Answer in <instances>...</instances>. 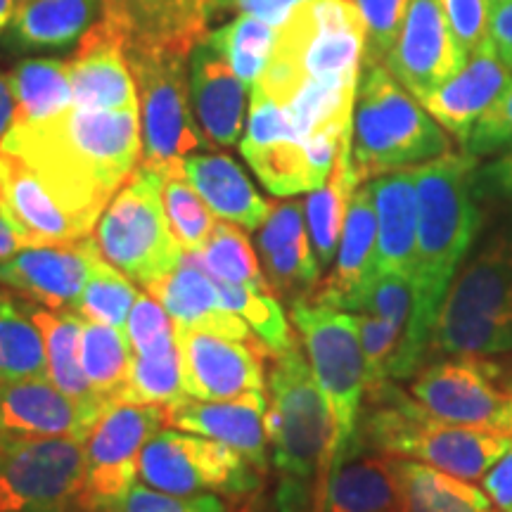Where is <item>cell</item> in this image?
Here are the masks:
<instances>
[{"label": "cell", "mask_w": 512, "mask_h": 512, "mask_svg": "<svg viewBox=\"0 0 512 512\" xmlns=\"http://www.w3.org/2000/svg\"><path fill=\"white\" fill-rule=\"evenodd\" d=\"M166 411V425L181 432L221 441L242 453L261 475L268 472V434L266 411L268 394H245L228 401H200L183 394Z\"/></svg>", "instance_id": "cell-20"}, {"label": "cell", "mask_w": 512, "mask_h": 512, "mask_svg": "<svg viewBox=\"0 0 512 512\" xmlns=\"http://www.w3.org/2000/svg\"><path fill=\"white\" fill-rule=\"evenodd\" d=\"M366 38L356 0H302L278 29L254 91L287 107L304 81L361 79Z\"/></svg>", "instance_id": "cell-7"}, {"label": "cell", "mask_w": 512, "mask_h": 512, "mask_svg": "<svg viewBox=\"0 0 512 512\" xmlns=\"http://www.w3.org/2000/svg\"><path fill=\"white\" fill-rule=\"evenodd\" d=\"M216 290H219L223 306L245 320L273 358L297 347L283 306L273 297V292L256 290L249 285L221 283V280H216Z\"/></svg>", "instance_id": "cell-40"}, {"label": "cell", "mask_w": 512, "mask_h": 512, "mask_svg": "<svg viewBox=\"0 0 512 512\" xmlns=\"http://www.w3.org/2000/svg\"><path fill=\"white\" fill-rule=\"evenodd\" d=\"M22 299V297H19ZM24 311L34 320V325L43 337V349H46V370L48 380L67 394L86 420L95 425L102 411L107 408V401H102L93 392L91 382L81 366V328L83 320L76 313L53 311L46 306H38L29 299H22ZM93 430V427H91Z\"/></svg>", "instance_id": "cell-29"}, {"label": "cell", "mask_w": 512, "mask_h": 512, "mask_svg": "<svg viewBox=\"0 0 512 512\" xmlns=\"http://www.w3.org/2000/svg\"><path fill=\"white\" fill-rule=\"evenodd\" d=\"M162 197L171 230L183 254H200L214 233L216 223L207 202L185 178V171L162 176Z\"/></svg>", "instance_id": "cell-42"}, {"label": "cell", "mask_w": 512, "mask_h": 512, "mask_svg": "<svg viewBox=\"0 0 512 512\" xmlns=\"http://www.w3.org/2000/svg\"><path fill=\"white\" fill-rule=\"evenodd\" d=\"M256 503H259V496H256V494L254 496H247L245 501H242V498H240V501L235 503L233 508H228V512H254Z\"/></svg>", "instance_id": "cell-59"}, {"label": "cell", "mask_w": 512, "mask_h": 512, "mask_svg": "<svg viewBox=\"0 0 512 512\" xmlns=\"http://www.w3.org/2000/svg\"><path fill=\"white\" fill-rule=\"evenodd\" d=\"M0 147L27 159L55 200L93 230L143 159L140 110L69 107L53 119L15 124Z\"/></svg>", "instance_id": "cell-1"}, {"label": "cell", "mask_w": 512, "mask_h": 512, "mask_svg": "<svg viewBox=\"0 0 512 512\" xmlns=\"http://www.w3.org/2000/svg\"><path fill=\"white\" fill-rule=\"evenodd\" d=\"M138 475L171 496L221 494L235 501L254 496L266 479L235 448L176 430L159 432L143 448Z\"/></svg>", "instance_id": "cell-11"}, {"label": "cell", "mask_w": 512, "mask_h": 512, "mask_svg": "<svg viewBox=\"0 0 512 512\" xmlns=\"http://www.w3.org/2000/svg\"><path fill=\"white\" fill-rule=\"evenodd\" d=\"M240 152L271 195H304L323 185L313 171L306 140L297 133H283L264 140L242 138Z\"/></svg>", "instance_id": "cell-34"}, {"label": "cell", "mask_w": 512, "mask_h": 512, "mask_svg": "<svg viewBox=\"0 0 512 512\" xmlns=\"http://www.w3.org/2000/svg\"><path fill=\"white\" fill-rule=\"evenodd\" d=\"M223 0H102L100 22L117 34L126 50H164L190 57L207 36Z\"/></svg>", "instance_id": "cell-16"}, {"label": "cell", "mask_w": 512, "mask_h": 512, "mask_svg": "<svg viewBox=\"0 0 512 512\" xmlns=\"http://www.w3.org/2000/svg\"><path fill=\"white\" fill-rule=\"evenodd\" d=\"M413 283L406 275H375V280L370 283L366 299H363V309L368 313H375L392 323L394 328L401 330V335H406L408 325L413 318ZM358 311V313H361Z\"/></svg>", "instance_id": "cell-49"}, {"label": "cell", "mask_w": 512, "mask_h": 512, "mask_svg": "<svg viewBox=\"0 0 512 512\" xmlns=\"http://www.w3.org/2000/svg\"><path fill=\"white\" fill-rule=\"evenodd\" d=\"M512 448V434L475 430L439 420L387 380L366 394L351 453L375 451L418 460L465 482H482Z\"/></svg>", "instance_id": "cell-4"}, {"label": "cell", "mask_w": 512, "mask_h": 512, "mask_svg": "<svg viewBox=\"0 0 512 512\" xmlns=\"http://www.w3.org/2000/svg\"><path fill=\"white\" fill-rule=\"evenodd\" d=\"M140 100V164L159 176L185 171V157L207 150L209 138L192 117L190 83L185 76L188 57L164 50H126Z\"/></svg>", "instance_id": "cell-10"}, {"label": "cell", "mask_w": 512, "mask_h": 512, "mask_svg": "<svg viewBox=\"0 0 512 512\" xmlns=\"http://www.w3.org/2000/svg\"><path fill=\"white\" fill-rule=\"evenodd\" d=\"M183 394L178 344L155 351V354H133L131 375H128V384L121 399L166 408L181 399Z\"/></svg>", "instance_id": "cell-44"}, {"label": "cell", "mask_w": 512, "mask_h": 512, "mask_svg": "<svg viewBox=\"0 0 512 512\" xmlns=\"http://www.w3.org/2000/svg\"><path fill=\"white\" fill-rule=\"evenodd\" d=\"M131 363L133 349L126 337V330L83 320L81 366L93 392L102 401L110 403L114 399H121L128 384V375H131Z\"/></svg>", "instance_id": "cell-37"}, {"label": "cell", "mask_w": 512, "mask_h": 512, "mask_svg": "<svg viewBox=\"0 0 512 512\" xmlns=\"http://www.w3.org/2000/svg\"><path fill=\"white\" fill-rule=\"evenodd\" d=\"M475 190L479 200L501 202L512 207V150L496 155L489 164L477 166Z\"/></svg>", "instance_id": "cell-52"}, {"label": "cell", "mask_w": 512, "mask_h": 512, "mask_svg": "<svg viewBox=\"0 0 512 512\" xmlns=\"http://www.w3.org/2000/svg\"><path fill=\"white\" fill-rule=\"evenodd\" d=\"M418 240L413 259V318L392 363V380H408L427 363L448 287L477 245L484 214L475 190L477 157L446 152L415 166Z\"/></svg>", "instance_id": "cell-2"}, {"label": "cell", "mask_w": 512, "mask_h": 512, "mask_svg": "<svg viewBox=\"0 0 512 512\" xmlns=\"http://www.w3.org/2000/svg\"><path fill=\"white\" fill-rule=\"evenodd\" d=\"M166 425L162 406L126 399L107 403L86 439L88 512H107L136 484L140 453Z\"/></svg>", "instance_id": "cell-14"}, {"label": "cell", "mask_w": 512, "mask_h": 512, "mask_svg": "<svg viewBox=\"0 0 512 512\" xmlns=\"http://www.w3.org/2000/svg\"><path fill=\"white\" fill-rule=\"evenodd\" d=\"M17 0H0V36L5 34V29L10 27L12 17H15Z\"/></svg>", "instance_id": "cell-58"}, {"label": "cell", "mask_w": 512, "mask_h": 512, "mask_svg": "<svg viewBox=\"0 0 512 512\" xmlns=\"http://www.w3.org/2000/svg\"><path fill=\"white\" fill-rule=\"evenodd\" d=\"M0 211L22 247L67 245L88 238L91 230L76 221L27 159L0 147Z\"/></svg>", "instance_id": "cell-19"}, {"label": "cell", "mask_w": 512, "mask_h": 512, "mask_svg": "<svg viewBox=\"0 0 512 512\" xmlns=\"http://www.w3.org/2000/svg\"><path fill=\"white\" fill-rule=\"evenodd\" d=\"M126 337L133 354H155L176 344V325L150 292L138 294L126 320Z\"/></svg>", "instance_id": "cell-46"}, {"label": "cell", "mask_w": 512, "mask_h": 512, "mask_svg": "<svg viewBox=\"0 0 512 512\" xmlns=\"http://www.w3.org/2000/svg\"><path fill=\"white\" fill-rule=\"evenodd\" d=\"M102 259L136 285H152L181 264L164 209L162 176L140 164L102 211L93 235Z\"/></svg>", "instance_id": "cell-9"}, {"label": "cell", "mask_w": 512, "mask_h": 512, "mask_svg": "<svg viewBox=\"0 0 512 512\" xmlns=\"http://www.w3.org/2000/svg\"><path fill=\"white\" fill-rule=\"evenodd\" d=\"M200 261L214 280L233 285H249L256 290H271L264 266L256 261L252 242L245 233H240V226L235 223H216L214 233L204 249L200 252Z\"/></svg>", "instance_id": "cell-41"}, {"label": "cell", "mask_w": 512, "mask_h": 512, "mask_svg": "<svg viewBox=\"0 0 512 512\" xmlns=\"http://www.w3.org/2000/svg\"><path fill=\"white\" fill-rule=\"evenodd\" d=\"M256 247L271 290L278 292L287 304L311 299L323 268L306 228L304 202L273 204L271 214L256 235Z\"/></svg>", "instance_id": "cell-23"}, {"label": "cell", "mask_w": 512, "mask_h": 512, "mask_svg": "<svg viewBox=\"0 0 512 512\" xmlns=\"http://www.w3.org/2000/svg\"><path fill=\"white\" fill-rule=\"evenodd\" d=\"M72 69L74 107L81 110H140L138 88L124 46L100 19L79 41Z\"/></svg>", "instance_id": "cell-27"}, {"label": "cell", "mask_w": 512, "mask_h": 512, "mask_svg": "<svg viewBox=\"0 0 512 512\" xmlns=\"http://www.w3.org/2000/svg\"><path fill=\"white\" fill-rule=\"evenodd\" d=\"M358 185L361 181H358L354 164H351V140H347L339 150L328 181L311 190L304 200L306 228H309V238L320 268L332 264V259H335L344 221H347L349 202Z\"/></svg>", "instance_id": "cell-33"}, {"label": "cell", "mask_w": 512, "mask_h": 512, "mask_svg": "<svg viewBox=\"0 0 512 512\" xmlns=\"http://www.w3.org/2000/svg\"><path fill=\"white\" fill-rule=\"evenodd\" d=\"M403 512H494V503L475 482L448 475L418 460L399 458Z\"/></svg>", "instance_id": "cell-36"}, {"label": "cell", "mask_w": 512, "mask_h": 512, "mask_svg": "<svg viewBox=\"0 0 512 512\" xmlns=\"http://www.w3.org/2000/svg\"><path fill=\"white\" fill-rule=\"evenodd\" d=\"M413 399L439 420L475 430L508 432L512 427V392L501 368L484 356H441L427 361L411 382Z\"/></svg>", "instance_id": "cell-13"}, {"label": "cell", "mask_w": 512, "mask_h": 512, "mask_svg": "<svg viewBox=\"0 0 512 512\" xmlns=\"http://www.w3.org/2000/svg\"><path fill=\"white\" fill-rule=\"evenodd\" d=\"M207 36L226 53L233 72L252 93L273 55L278 27L259 17L238 15L233 22L223 24L221 29L209 31Z\"/></svg>", "instance_id": "cell-39"}, {"label": "cell", "mask_w": 512, "mask_h": 512, "mask_svg": "<svg viewBox=\"0 0 512 512\" xmlns=\"http://www.w3.org/2000/svg\"><path fill=\"white\" fill-rule=\"evenodd\" d=\"M299 3L302 0H223V12L235 10L238 15L259 17L280 29Z\"/></svg>", "instance_id": "cell-53"}, {"label": "cell", "mask_w": 512, "mask_h": 512, "mask_svg": "<svg viewBox=\"0 0 512 512\" xmlns=\"http://www.w3.org/2000/svg\"><path fill=\"white\" fill-rule=\"evenodd\" d=\"M98 10L102 0H22L3 41L12 50L67 48L93 27Z\"/></svg>", "instance_id": "cell-32"}, {"label": "cell", "mask_w": 512, "mask_h": 512, "mask_svg": "<svg viewBox=\"0 0 512 512\" xmlns=\"http://www.w3.org/2000/svg\"><path fill=\"white\" fill-rule=\"evenodd\" d=\"M408 3L411 0H356L361 10L363 22H366V57L363 64L382 62L392 50L396 36H399L403 17H406Z\"/></svg>", "instance_id": "cell-47"}, {"label": "cell", "mask_w": 512, "mask_h": 512, "mask_svg": "<svg viewBox=\"0 0 512 512\" xmlns=\"http://www.w3.org/2000/svg\"><path fill=\"white\" fill-rule=\"evenodd\" d=\"M510 434H512V427H510Z\"/></svg>", "instance_id": "cell-61"}, {"label": "cell", "mask_w": 512, "mask_h": 512, "mask_svg": "<svg viewBox=\"0 0 512 512\" xmlns=\"http://www.w3.org/2000/svg\"><path fill=\"white\" fill-rule=\"evenodd\" d=\"M19 249H22V242H19L15 230H12L8 219L3 216V211H0V261L17 254Z\"/></svg>", "instance_id": "cell-57"}, {"label": "cell", "mask_w": 512, "mask_h": 512, "mask_svg": "<svg viewBox=\"0 0 512 512\" xmlns=\"http://www.w3.org/2000/svg\"><path fill=\"white\" fill-rule=\"evenodd\" d=\"M192 112L211 145L233 147L245 131L247 88L223 50L204 36L190 53Z\"/></svg>", "instance_id": "cell-24"}, {"label": "cell", "mask_w": 512, "mask_h": 512, "mask_svg": "<svg viewBox=\"0 0 512 512\" xmlns=\"http://www.w3.org/2000/svg\"><path fill=\"white\" fill-rule=\"evenodd\" d=\"M323 512H403L399 458L351 453L330 470Z\"/></svg>", "instance_id": "cell-30"}, {"label": "cell", "mask_w": 512, "mask_h": 512, "mask_svg": "<svg viewBox=\"0 0 512 512\" xmlns=\"http://www.w3.org/2000/svg\"><path fill=\"white\" fill-rule=\"evenodd\" d=\"M145 290L164 306L176 328L216 332L238 342H261L238 313L223 306L216 280L204 271L200 254H183L174 271Z\"/></svg>", "instance_id": "cell-26"}, {"label": "cell", "mask_w": 512, "mask_h": 512, "mask_svg": "<svg viewBox=\"0 0 512 512\" xmlns=\"http://www.w3.org/2000/svg\"><path fill=\"white\" fill-rule=\"evenodd\" d=\"M446 24L467 55L489 41L491 0H439Z\"/></svg>", "instance_id": "cell-51"}, {"label": "cell", "mask_w": 512, "mask_h": 512, "mask_svg": "<svg viewBox=\"0 0 512 512\" xmlns=\"http://www.w3.org/2000/svg\"><path fill=\"white\" fill-rule=\"evenodd\" d=\"M482 489L498 510H512V448L482 477Z\"/></svg>", "instance_id": "cell-55"}, {"label": "cell", "mask_w": 512, "mask_h": 512, "mask_svg": "<svg viewBox=\"0 0 512 512\" xmlns=\"http://www.w3.org/2000/svg\"><path fill=\"white\" fill-rule=\"evenodd\" d=\"M358 337H361L363 366H366V394L392 380V363L396 351L401 347V330L392 323L375 316V313L361 311L356 316Z\"/></svg>", "instance_id": "cell-45"}, {"label": "cell", "mask_w": 512, "mask_h": 512, "mask_svg": "<svg viewBox=\"0 0 512 512\" xmlns=\"http://www.w3.org/2000/svg\"><path fill=\"white\" fill-rule=\"evenodd\" d=\"M0 512H88L83 441L53 437L0 448Z\"/></svg>", "instance_id": "cell-12"}, {"label": "cell", "mask_w": 512, "mask_h": 512, "mask_svg": "<svg viewBox=\"0 0 512 512\" xmlns=\"http://www.w3.org/2000/svg\"><path fill=\"white\" fill-rule=\"evenodd\" d=\"M48 377L46 349L22 299L0 287V382Z\"/></svg>", "instance_id": "cell-38"}, {"label": "cell", "mask_w": 512, "mask_h": 512, "mask_svg": "<svg viewBox=\"0 0 512 512\" xmlns=\"http://www.w3.org/2000/svg\"><path fill=\"white\" fill-rule=\"evenodd\" d=\"M107 512H228V505L219 494L171 496L147 484H133L131 491Z\"/></svg>", "instance_id": "cell-50"}, {"label": "cell", "mask_w": 512, "mask_h": 512, "mask_svg": "<svg viewBox=\"0 0 512 512\" xmlns=\"http://www.w3.org/2000/svg\"><path fill=\"white\" fill-rule=\"evenodd\" d=\"M508 512H512V510H508Z\"/></svg>", "instance_id": "cell-62"}, {"label": "cell", "mask_w": 512, "mask_h": 512, "mask_svg": "<svg viewBox=\"0 0 512 512\" xmlns=\"http://www.w3.org/2000/svg\"><path fill=\"white\" fill-rule=\"evenodd\" d=\"M467 57L448 29L439 0H411L384 67L415 100H425L465 67Z\"/></svg>", "instance_id": "cell-17"}, {"label": "cell", "mask_w": 512, "mask_h": 512, "mask_svg": "<svg viewBox=\"0 0 512 512\" xmlns=\"http://www.w3.org/2000/svg\"><path fill=\"white\" fill-rule=\"evenodd\" d=\"M185 178L200 192L211 214L245 230H259L273 209L256 192L242 166L223 152L185 157Z\"/></svg>", "instance_id": "cell-31"}, {"label": "cell", "mask_w": 512, "mask_h": 512, "mask_svg": "<svg viewBox=\"0 0 512 512\" xmlns=\"http://www.w3.org/2000/svg\"><path fill=\"white\" fill-rule=\"evenodd\" d=\"M183 392L200 401H228L245 394H268L261 342H238L216 332L176 328Z\"/></svg>", "instance_id": "cell-15"}, {"label": "cell", "mask_w": 512, "mask_h": 512, "mask_svg": "<svg viewBox=\"0 0 512 512\" xmlns=\"http://www.w3.org/2000/svg\"><path fill=\"white\" fill-rule=\"evenodd\" d=\"M512 354V216L472 247L448 287L430 356Z\"/></svg>", "instance_id": "cell-5"}, {"label": "cell", "mask_w": 512, "mask_h": 512, "mask_svg": "<svg viewBox=\"0 0 512 512\" xmlns=\"http://www.w3.org/2000/svg\"><path fill=\"white\" fill-rule=\"evenodd\" d=\"M292 325L304 342L306 358L328 401L335 441L330 470L349 456L366 401V366L356 316L311 299L290 304Z\"/></svg>", "instance_id": "cell-8"}, {"label": "cell", "mask_w": 512, "mask_h": 512, "mask_svg": "<svg viewBox=\"0 0 512 512\" xmlns=\"http://www.w3.org/2000/svg\"><path fill=\"white\" fill-rule=\"evenodd\" d=\"M15 126V95H12L10 74L0 72V143Z\"/></svg>", "instance_id": "cell-56"}, {"label": "cell", "mask_w": 512, "mask_h": 512, "mask_svg": "<svg viewBox=\"0 0 512 512\" xmlns=\"http://www.w3.org/2000/svg\"><path fill=\"white\" fill-rule=\"evenodd\" d=\"M451 147V136L382 62L363 64L351 121V164L358 181L415 169Z\"/></svg>", "instance_id": "cell-6"}, {"label": "cell", "mask_w": 512, "mask_h": 512, "mask_svg": "<svg viewBox=\"0 0 512 512\" xmlns=\"http://www.w3.org/2000/svg\"><path fill=\"white\" fill-rule=\"evenodd\" d=\"M510 83L512 72L498 57L489 38L482 48L467 57V64L453 79L420 100V105L432 114L448 136L463 145L479 117L494 105Z\"/></svg>", "instance_id": "cell-25"}, {"label": "cell", "mask_w": 512, "mask_h": 512, "mask_svg": "<svg viewBox=\"0 0 512 512\" xmlns=\"http://www.w3.org/2000/svg\"><path fill=\"white\" fill-rule=\"evenodd\" d=\"M266 434L273 446L280 512H318L325 503L335 427L316 377L299 347L273 358L268 370Z\"/></svg>", "instance_id": "cell-3"}, {"label": "cell", "mask_w": 512, "mask_h": 512, "mask_svg": "<svg viewBox=\"0 0 512 512\" xmlns=\"http://www.w3.org/2000/svg\"><path fill=\"white\" fill-rule=\"evenodd\" d=\"M136 299V283L107 264V261H102L93 278L83 287L81 297L76 299L72 313H76L81 320H88V323L112 325V328L126 330L128 313H131Z\"/></svg>", "instance_id": "cell-43"}, {"label": "cell", "mask_w": 512, "mask_h": 512, "mask_svg": "<svg viewBox=\"0 0 512 512\" xmlns=\"http://www.w3.org/2000/svg\"><path fill=\"white\" fill-rule=\"evenodd\" d=\"M377 219L368 183L358 185L349 202L347 221L335 254V266L318 283L311 302L339 311H361L370 283L375 280Z\"/></svg>", "instance_id": "cell-22"}, {"label": "cell", "mask_w": 512, "mask_h": 512, "mask_svg": "<svg viewBox=\"0 0 512 512\" xmlns=\"http://www.w3.org/2000/svg\"><path fill=\"white\" fill-rule=\"evenodd\" d=\"M508 150H512V83L479 117L463 143V152L477 159L503 155Z\"/></svg>", "instance_id": "cell-48"}, {"label": "cell", "mask_w": 512, "mask_h": 512, "mask_svg": "<svg viewBox=\"0 0 512 512\" xmlns=\"http://www.w3.org/2000/svg\"><path fill=\"white\" fill-rule=\"evenodd\" d=\"M489 38L512 72V0H491Z\"/></svg>", "instance_id": "cell-54"}, {"label": "cell", "mask_w": 512, "mask_h": 512, "mask_svg": "<svg viewBox=\"0 0 512 512\" xmlns=\"http://www.w3.org/2000/svg\"><path fill=\"white\" fill-rule=\"evenodd\" d=\"M254 512H280L278 508H275L273 498H266V496H259V503H256Z\"/></svg>", "instance_id": "cell-60"}, {"label": "cell", "mask_w": 512, "mask_h": 512, "mask_svg": "<svg viewBox=\"0 0 512 512\" xmlns=\"http://www.w3.org/2000/svg\"><path fill=\"white\" fill-rule=\"evenodd\" d=\"M377 219L375 275L411 278L418 240V192L415 171L403 169L368 181Z\"/></svg>", "instance_id": "cell-28"}, {"label": "cell", "mask_w": 512, "mask_h": 512, "mask_svg": "<svg viewBox=\"0 0 512 512\" xmlns=\"http://www.w3.org/2000/svg\"><path fill=\"white\" fill-rule=\"evenodd\" d=\"M93 238L67 245L22 247L0 261V287L53 311L72 313L83 287L102 264Z\"/></svg>", "instance_id": "cell-18"}, {"label": "cell", "mask_w": 512, "mask_h": 512, "mask_svg": "<svg viewBox=\"0 0 512 512\" xmlns=\"http://www.w3.org/2000/svg\"><path fill=\"white\" fill-rule=\"evenodd\" d=\"M91 422L48 377L0 382V448L34 439L86 441Z\"/></svg>", "instance_id": "cell-21"}, {"label": "cell", "mask_w": 512, "mask_h": 512, "mask_svg": "<svg viewBox=\"0 0 512 512\" xmlns=\"http://www.w3.org/2000/svg\"><path fill=\"white\" fill-rule=\"evenodd\" d=\"M72 69L67 60L29 57L10 72L15 124H36L74 107Z\"/></svg>", "instance_id": "cell-35"}]
</instances>
